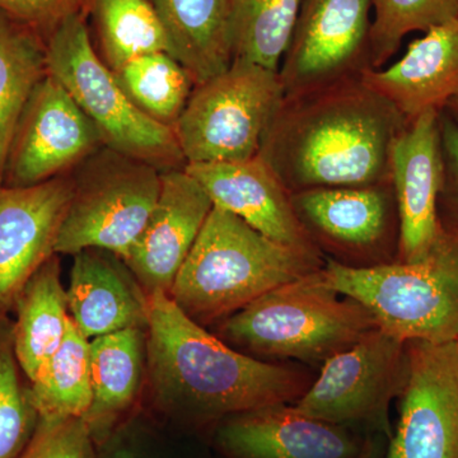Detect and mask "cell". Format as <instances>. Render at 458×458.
I'll return each instance as SVG.
<instances>
[{"label":"cell","instance_id":"obj_9","mask_svg":"<svg viewBox=\"0 0 458 458\" xmlns=\"http://www.w3.org/2000/svg\"><path fill=\"white\" fill-rule=\"evenodd\" d=\"M408 378V351L381 328L325 361L319 375L293 403L301 414L393 438L390 408Z\"/></svg>","mask_w":458,"mask_h":458},{"label":"cell","instance_id":"obj_25","mask_svg":"<svg viewBox=\"0 0 458 458\" xmlns=\"http://www.w3.org/2000/svg\"><path fill=\"white\" fill-rule=\"evenodd\" d=\"M86 16L95 26L96 50L113 72L144 54H171L167 31L149 0H89Z\"/></svg>","mask_w":458,"mask_h":458},{"label":"cell","instance_id":"obj_14","mask_svg":"<svg viewBox=\"0 0 458 458\" xmlns=\"http://www.w3.org/2000/svg\"><path fill=\"white\" fill-rule=\"evenodd\" d=\"M443 179L441 113L428 111L406 123L391 149V181L400 221L397 261L421 260L441 238L437 204Z\"/></svg>","mask_w":458,"mask_h":458},{"label":"cell","instance_id":"obj_16","mask_svg":"<svg viewBox=\"0 0 458 458\" xmlns=\"http://www.w3.org/2000/svg\"><path fill=\"white\" fill-rule=\"evenodd\" d=\"M214 443L225 458H358L363 434L276 403L216 424Z\"/></svg>","mask_w":458,"mask_h":458},{"label":"cell","instance_id":"obj_37","mask_svg":"<svg viewBox=\"0 0 458 458\" xmlns=\"http://www.w3.org/2000/svg\"><path fill=\"white\" fill-rule=\"evenodd\" d=\"M457 344H458V342H457Z\"/></svg>","mask_w":458,"mask_h":458},{"label":"cell","instance_id":"obj_8","mask_svg":"<svg viewBox=\"0 0 458 458\" xmlns=\"http://www.w3.org/2000/svg\"><path fill=\"white\" fill-rule=\"evenodd\" d=\"M161 172L105 146L81 162L71 172L73 191L55 254L74 256L98 249L123 260L155 208Z\"/></svg>","mask_w":458,"mask_h":458},{"label":"cell","instance_id":"obj_2","mask_svg":"<svg viewBox=\"0 0 458 458\" xmlns=\"http://www.w3.org/2000/svg\"><path fill=\"white\" fill-rule=\"evenodd\" d=\"M147 381L159 411L192 427L276 403H295L312 384L303 369L256 360L188 318L170 295L149 297Z\"/></svg>","mask_w":458,"mask_h":458},{"label":"cell","instance_id":"obj_36","mask_svg":"<svg viewBox=\"0 0 458 458\" xmlns=\"http://www.w3.org/2000/svg\"><path fill=\"white\" fill-rule=\"evenodd\" d=\"M445 111L458 123V96L456 98L452 99L447 107L445 108Z\"/></svg>","mask_w":458,"mask_h":458},{"label":"cell","instance_id":"obj_18","mask_svg":"<svg viewBox=\"0 0 458 458\" xmlns=\"http://www.w3.org/2000/svg\"><path fill=\"white\" fill-rule=\"evenodd\" d=\"M214 207L234 214L280 245L324 258L298 218L292 192L260 156L247 161L189 164Z\"/></svg>","mask_w":458,"mask_h":458},{"label":"cell","instance_id":"obj_21","mask_svg":"<svg viewBox=\"0 0 458 458\" xmlns=\"http://www.w3.org/2000/svg\"><path fill=\"white\" fill-rule=\"evenodd\" d=\"M92 400L84 415L96 445L131 411L147 379V330L129 328L89 340Z\"/></svg>","mask_w":458,"mask_h":458},{"label":"cell","instance_id":"obj_27","mask_svg":"<svg viewBox=\"0 0 458 458\" xmlns=\"http://www.w3.org/2000/svg\"><path fill=\"white\" fill-rule=\"evenodd\" d=\"M114 75L138 110L172 129L195 89L188 69L165 51L134 57Z\"/></svg>","mask_w":458,"mask_h":458},{"label":"cell","instance_id":"obj_33","mask_svg":"<svg viewBox=\"0 0 458 458\" xmlns=\"http://www.w3.org/2000/svg\"><path fill=\"white\" fill-rule=\"evenodd\" d=\"M89 0H0V11L40 33L47 40L74 14H86Z\"/></svg>","mask_w":458,"mask_h":458},{"label":"cell","instance_id":"obj_29","mask_svg":"<svg viewBox=\"0 0 458 458\" xmlns=\"http://www.w3.org/2000/svg\"><path fill=\"white\" fill-rule=\"evenodd\" d=\"M14 322L0 316V458H18L40 423L27 378L14 351Z\"/></svg>","mask_w":458,"mask_h":458},{"label":"cell","instance_id":"obj_35","mask_svg":"<svg viewBox=\"0 0 458 458\" xmlns=\"http://www.w3.org/2000/svg\"><path fill=\"white\" fill-rule=\"evenodd\" d=\"M387 443L388 438L384 434H369L358 458H385Z\"/></svg>","mask_w":458,"mask_h":458},{"label":"cell","instance_id":"obj_34","mask_svg":"<svg viewBox=\"0 0 458 458\" xmlns=\"http://www.w3.org/2000/svg\"><path fill=\"white\" fill-rule=\"evenodd\" d=\"M98 458H171L138 421H123L98 445Z\"/></svg>","mask_w":458,"mask_h":458},{"label":"cell","instance_id":"obj_6","mask_svg":"<svg viewBox=\"0 0 458 458\" xmlns=\"http://www.w3.org/2000/svg\"><path fill=\"white\" fill-rule=\"evenodd\" d=\"M47 69L98 129L105 147L159 171L185 168L170 126L138 110L90 40L87 16L74 14L47 38Z\"/></svg>","mask_w":458,"mask_h":458},{"label":"cell","instance_id":"obj_5","mask_svg":"<svg viewBox=\"0 0 458 458\" xmlns=\"http://www.w3.org/2000/svg\"><path fill=\"white\" fill-rule=\"evenodd\" d=\"M318 274L401 342H458V242L445 232L421 260L355 267L325 258Z\"/></svg>","mask_w":458,"mask_h":458},{"label":"cell","instance_id":"obj_4","mask_svg":"<svg viewBox=\"0 0 458 458\" xmlns=\"http://www.w3.org/2000/svg\"><path fill=\"white\" fill-rule=\"evenodd\" d=\"M318 271L222 319L219 339L256 360L322 366L378 328L366 307L325 284Z\"/></svg>","mask_w":458,"mask_h":458},{"label":"cell","instance_id":"obj_3","mask_svg":"<svg viewBox=\"0 0 458 458\" xmlns=\"http://www.w3.org/2000/svg\"><path fill=\"white\" fill-rule=\"evenodd\" d=\"M324 265V258L280 245L234 214L213 207L170 297L192 321L209 327Z\"/></svg>","mask_w":458,"mask_h":458},{"label":"cell","instance_id":"obj_32","mask_svg":"<svg viewBox=\"0 0 458 458\" xmlns=\"http://www.w3.org/2000/svg\"><path fill=\"white\" fill-rule=\"evenodd\" d=\"M441 129L445 179L437 213L442 231L458 242V123L445 110L441 113Z\"/></svg>","mask_w":458,"mask_h":458},{"label":"cell","instance_id":"obj_28","mask_svg":"<svg viewBox=\"0 0 458 458\" xmlns=\"http://www.w3.org/2000/svg\"><path fill=\"white\" fill-rule=\"evenodd\" d=\"M302 0H228L233 59L278 71Z\"/></svg>","mask_w":458,"mask_h":458},{"label":"cell","instance_id":"obj_10","mask_svg":"<svg viewBox=\"0 0 458 458\" xmlns=\"http://www.w3.org/2000/svg\"><path fill=\"white\" fill-rule=\"evenodd\" d=\"M295 213L322 254L346 267L397 260L400 221L393 181L360 188H319L292 194Z\"/></svg>","mask_w":458,"mask_h":458},{"label":"cell","instance_id":"obj_30","mask_svg":"<svg viewBox=\"0 0 458 458\" xmlns=\"http://www.w3.org/2000/svg\"><path fill=\"white\" fill-rule=\"evenodd\" d=\"M372 69H381L409 33L428 32L458 16V0H372Z\"/></svg>","mask_w":458,"mask_h":458},{"label":"cell","instance_id":"obj_13","mask_svg":"<svg viewBox=\"0 0 458 458\" xmlns=\"http://www.w3.org/2000/svg\"><path fill=\"white\" fill-rule=\"evenodd\" d=\"M408 378L385 458H458V344L406 343Z\"/></svg>","mask_w":458,"mask_h":458},{"label":"cell","instance_id":"obj_17","mask_svg":"<svg viewBox=\"0 0 458 458\" xmlns=\"http://www.w3.org/2000/svg\"><path fill=\"white\" fill-rule=\"evenodd\" d=\"M214 204L185 168L161 172L158 199L123 262L148 295H170Z\"/></svg>","mask_w":458,"mask_h":458},{"label":"cell","instance_id":"obj_19","mask_svg":"<svg viewBox=\"0 0 458 458\" xmlns=\"http://www.w3.org/2000/svg\"><path fill=\"white\" fill-rule=\"evenodd\" d=\"M361 81L408 123L428 111L442 113L458 96V16L412 41L393 65L364 72Z\"/></svg>","mask_w":458,"mask_h":458},{"label":"cell","instance_id":"obj_1","mask_svg":"<svg viewBox=\"0 0 458 458\" xmlns=\"http://www.w3.org/2000/svg\"><path fill=\"white\" fill-rule=\"evenodd\" d=\"M405 117L360 78L285 96L259 156L294 192L391 181Z\"/></svg>","mask_w":458,"mask_h":458},{"label":"cell","instance_id":"obj_22","mask_svg":"<svg viewBox=\"0 0 458 458\" xmlns=\"http://www.w3.org/2000/svg\"><path fill=\"white\" fill-rule=\"evenodd\" d=\"M161 18L171 55L188 69L195 86L233 62L228 0H149Z\"/></svg>","mask_w":458,"mask_h":458},{"label":"cell","instance_id":"obj_7","mask_svg":"<svg viewBox=\"0 0 458 458\" xmlns=\"http://www.w3.org/2000/svg\"><path fill=\"white\" fill-rule=\"evenodd\" d=\"M284 98L278 71L233 59L225 72L195 86L174 126L186 165L259 156Z\"/></svg>","mask_w":458,"mask_h":458},{"label":"cell","instance_id":"obj_23","mask_svg":"<svg viewBox=\"0 0 458 458\" xmlns=\"http://www.w3.org/2000/svg\"><path fill=\"white\" fill-rule=\"evenodd\" d=\"M12 311L16 313L13 335L18 363L32 382L59 349L71 318L57 255L30 276L18 292Z\"/></svg>","mask_w":458,"mask_h":458},{"label":"cell","instance_id":"obj_12","mask_svg":"<svg viewBox=\"0 0 458 458\" xmlns=\"http://www.w3.org/2000/svg\"><path fill=\"white\" fill-rule=\"evenodd\" d=\"M104 147L98 129L50 73L27 101L5 158L3 185L30 188L69 174Z\"/></svg>","mask_w":458,"mask_h":458},{"label":"cell","instance_id":"obj_24","mask_svg":"<svg viewBox=\"0 0 458 458\" xmlns=\"http://www.w3.org/2000/svg\"><path fill=\"white\" fill-rule=\"evenodd\" d=\"M47 74V40L0 11V185L18 120Z\"/></svg>","mask_w":458,"mask_h":458},{"label":"cell","instance_id":"obj_11","mask_svg":"<svg viewBox=\"0 0 458 458\" xmlns=\"http://www.w3.org/2000/svg\"><path fill=\"white\" fill-rule=\"evenodd\" d=\"M372 0H302L279 68L285 96L372 69Z\"/></svg>","mask_w":458,"mask_h":458},{"label":"cell","instance_id":"obj_15","mask_svg":"<svg viewBox=\"0 0 458 458\" xmlns=\"http://www.w3.org/2000/svg\"><path fill=\"white\" fill-rule=\"evenodd\" d=\"M72 191L71 172L30 188L0 185V316L9 315L30 276L56 255Z\"/></svg>","mask_w":458,"mask_h":458},{"label":"cell","instance_id":"obj_31","mask_svg":"<svg viewBox=\"0 0 458 458\" xmlns=\"http://www.w3.org/2000/svg\"><path fill=\"white\" fill-rule=\"evenodd\" d=\"M18 458H98V445L83 418L40 419Z\"/></svg>","mask_w":458,"mask_h":458},{"label":"cell","instance_id":"obj_20","mask_svg":"<svg viewBox=\"0 0 458 458\" xmlns=\"http://www.w3.org/2000/svg\"><path fill=\"white\" fill-rule=\"evenodd\" d=\"M66 289L69 318L92 340L149 322V295L122 258L89 249L73 256Z\"/></svg>","mask_w":458,"mask_h":458},{"label":"cell","instance_id":"obj_26","mask_svg":"<svg viewBox=\"0 0 458 458\" xmlns=\"http://www.w3.org/2000/svg\"><path fill=\"white\" fill-rule=\"evenodd\" d=\"M40 419L84 418L90 390L89 340L69 318L64 340L31 382Z\"/></svg>","mask_w":458,"mask_h":458}]
</instances>
